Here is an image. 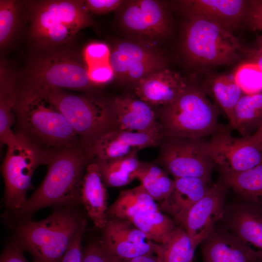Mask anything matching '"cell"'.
<instances>
[{"instance_id": "35", "label": "cell", "mask_w": 262, "mask_h": 262, "mask_svg": "<svg viewBox=\"0 0 262 262\" xmlns=\"http://www.w3.org/2000/svg\"><path fill=\"white\" fill-rule=\"evenodd\" d=\"M110 52L106 44L94 42L86 47L83 55L89 67L94 65L108 63Z\"/></svg>"}, {"instance_id": "16", "label": "cell", "mask_w": 262, "mask_h": 262, "mask_svg": "<svg viewBox=\"0 0 262 262\" xmlns=\"http://www.w3.org/2000/svg\"><path fill=\"white\" fill-rule=\"evenodd\" d=\"M164 136L161 126L144 132L116 129L98 138L87 149L91 159L112 160L145 148L159 147Z\"/></svg>"}, {"instance_id": "4", "label": "cell", "mask_w": 262, "mask_h": 262, "mask_svg": "<svg viewBox=\"0 0 262 262\" xmlns=\"http://www.w3.org/2000/svg\"><path fill=\"white\" fill-rule=\"evenodd\" d=\"M19 85L39 89L91 90L95 85L84 58L69 45L36 50L18 74Z\"/></svg>"}, {"instance_id": "26", "label": "cell", "mask_w": 262, "mask_h": 262, "mask_svg": "<svg viewBox=\"0 0 262 262\" xmlns=\"http://www.w3.org/2000/svg\"><path fill=\"white\" fill-rule=\"evenodd\" d=\"M27 21L26 1L0 0V48H9L17 39Z\"/></svg>"}, {"instance_id": "9", "label": "cell", "mask_w": 262, "mask_h": 262, "mask_svg": "<svg viewBox=\"0 0 262 262\" xmlns=\"http://www.w3.org/2000/svg\"><path fill=\"white\" fill-rule=\"evenodd\" d=\"M50 152L21 132L7 146L1 171L5 185L4 204L12 213L19 210L25 202L33 174L38 166L47 164Z\"/></svg>"}, {"instance_id": "41", "label": "cell", "mask_w": 262, "mask_h": 262, "mask_svg": "<svg viewBox=\"0 0 262 262\" xmlns=\"http://www.w3.org/2000/svg\"><path fill=\"white\" fill-rule=\"evenodd\" d=\"M23 251L15 242L10 244L3 251L0 262H35L29 261L24 256Z\"/></svg>"}, {"instance_id": "13", "label": "cell", "mask_w": 262, "mask_h": 262, "mask_svg": "<svg viewBox=\"0 0 262 262\" xmlns=\"http://www.w3.org/2000/svg\"><path fill=\"white\" fill-rule=\"evenodd\" d=\"M102 229L100 242L111 258L127 259L144 255H156L158 244L128 220L108 218Z\"/></svg>"}, {"instance_id": "11", "label": "cell", "mask_w": 262, "mask_h": 262, "mask_svg": "<svg viewBox=\"0 0 262 262\" xmlns=\"http://www.w3.org/2000/svg\"><path fill=\"white\" fill-rule=\"evenodd\" d=\"M204 149L221 173H237L247 170L262 162V151L247 137L237 138L220 125Z\"/></svg>"}, {"instance_id": "15", "label": "cell", "mask_w": 262, "mask_h": 262, "mask_svg": "<svg viewBox=\"0 0 262 262\" xmlns=\"http://www.w3.org/2000/svg\"><path fill=\"white\" fill-rule=\"evenodd\" d=\"M121 20L127 32L149 45L165 37L169 32L167 13L156 0L131 1L125 7Z\"/></svg>"}, {"instance_id": "32", "label": "cell", "mask_w": 262, "mask_h": 262, "mask_svg": "<svg viewBox=\"0 0 262 262\" xmlns=\"http://www.w3.org/2000/svg\"><path fill=\"white\" fill-rule=\"evenodd\" d=\"M196 248L184 228L179 225L165 242L158 244L156 255L161 262H193Z\"/></svg>"}, {"instance_id": "20", "label": "cell", "mask_w": 262, "mask_h": 262, "mask_svg": "<svg viewBox=\"0 0 262 262\" xmlns=\"http://www.w3.org/2000/svg\"><path fill=\"white\" fill-rule=\"evenodd\" d=\"M248 2L243 0H186L181 1L180 6L188 17L206 19L231 32L246 18Z\"/></svg>"}, {"instance_id": "24", "label": "cell", "mask_w": 262, "mask_h": 262, "mask_svg": "<svg viewBox=\"0 0 262 262\" xmlns=\"http://www.w3.org/2000/svg\"><path fill=\"white\" fill-rule=\"evenodd\" d=\"M18 74L6 61L0 65V140L7 146L16 139L11 127L18 88Z\"/></svg>"}, {"instance_id": "44", "label": "cell", "mask_w": 262, "mask_h": 262, "mask_svg": "<svg viewBox=\"0 0 262 262\" xmlns=\"http://www.w3.org/2000/svg\"><path fill=\"white\" fill-rule=\"evenodd\" d=\"M247 138L253 145L262 151V122L255 132Z\"/></svg>"}, {"instance_id": "21", "label": "cell", "mask_w": 262, "mask_h": 262, "mask_svg": "<svg viewBox=\"0 0 262 262\" xmlns=\"http://www.w3.org/2000/svg\"><path fill=\"white\" fill-rule=\"evenodd\" d=\"M174 180L173 189L169 195L160 202V209L179 225H182L189 210L212 185L210 182L196 177L174 178Z\"/></svg>"}, {"instance_id": "45", "label": "cell", "mask_w": 262, "mask_h": 262, "mask_svg": "<svg viewBox=\"0 0 262 262\" xmlns=\"http://www.w3.org/2000/svg\"><path fill=\"white\" fill-rule=\"evenodd\" d=\"M257 49L262 51V34L256 37Z\"/></svg>"}, {"instance_id": "1", "label": "cell", "mask_w": 262, "mask_h": 262, "mask_svg": "<svg viewBox=\"0 0 262 262\" xmlns=\"http://www.w3.org/2000/svg\"><path fill=\"white\" fill-rule=\"evenodd\" d=\"M91 161L82 145L50 151L44 180L22 207L13 213L14 217L20 221L46 207H71L81 203V182Z\"/></svg>"}, {"instance_id": "38", "label": "cell", "mask_w": 262, "mask_h": 262, "mask_svg": "<svg viewBox=\"0 0 262 262\" xmlns=\"http://www.w3.org/2000/svg\"><path fill=\"white\" fill-rule=\"evenodd\" d=\"M124 3L121 0H86L84 3L90 13L104 14L118 9Z\"/></svg>"}, {"instance_id": "14", "label": "cell", "mask_w": 262, "mask_h": 262, "mask_svg": "<svg viewBox=\"0 0 262 262\" xmlns=\"http://www.w3.org/2000/svg\"><path fill=\"white\" fill-rule=\"evenodd\" d=\"M229 187L220 177L218 180L189 210L182 226L196 247L222 218Z\"/></svg>"}, {"instance_id": "17", "label": "cell", "mask_w": 262, "mask_h": 262, "mask_svg": "<svg viewBox=\"0 0 262 262\" xmlns=\"http://www.w3.org/2000/svg\"><path fill=\"white\" fill-rule=\"evenodd\" d=\"M219 222L244 244L262 251V207L240 198L226 205Z\"/></svg>"}, {"instance_id": "42", "label": "cell", "mask_w": 262, "mask_h": 262, "mask_svg": "<svg viewBox=\"0 0 262 262\" xmlns=\"http://www.w3.org/2000/svg\"><path fill=\"white\" fill-rule=\"evenodd\" d=\"M248 61L256 65L262 71V51L257 49H245L243 51Z\"/></svg>"}, {"instance_id": "18", "label": "cell", "mask_w": 262, "mask_h": 262, "mask_svg": "<svg viewBox=\"0 0 262 262\" xmlns=\"http://www.w3.org/2000/svg\"><path fill=\"white\" fill-rule=\"evenodd\" d=\"M200 245L203 262H262V251L246 246L218 224Z\"/></svg>"}, {"instance_id": "37", "label": "cell", "mask_w": 262, "mask_h": 262, "mask_svg": "<svg viewBox=\"0 0 262 262\" xmlns=\"http://www.w3.org/2000/svg\"><path fill=\"white\" fill-rule=\"evenodd\" d=\"M89 75L91 82L97 86L109 82L115 74L109 63H106L89 66Z\"/></svg>"}, {"instance_id": "40", "label": "cell", "mask_w": 262, "mask_h": 262, "mask_svg": "<svg viewBox=\"0 0 262 262\" xmlns=\"http://www.w3.org/2000/svg\"><path fill=\"white\" fill-rule=\"evenodd\" d=\"M246 18L253 30H262V0L249 1Z\"/></svg>"}, {"instance_id": "34", "label": "cell", "mask_w": 262, "mask_h": 262, "mask_svg": "<svg viewBox=\"0 0 262 262\" xmlns=\"http://www.w3.org/2000/svg\"><path fill=\"white\" fill-rule=\"evenodd\" d=\"M235 81L244 94L262 92V71L255 64L247 61L240 65L232 74Z\"/></svg>"}, {"instance_id": "6", "label": "cell", "mask_w": 262, "mask_h": 262, "mask_svg": "<svg viewBox=\"0 0 262 262\" xmlns=\"http://www.w3.org/2000/svg\"><path fill=\"white\" fill-rule=\"evenodd\" d=\"M45 90L86 149L102 135L118 129L113 99L91 92L76 94L59 89Z\"/></svg>"}, {"instance_id": "2", "label": "cell", "mask_w": 262, "mask_h": 262, "mask_svg": "<svg viewBox=\"0 0 262 262\" xmlns=\"http://www.w3.org/2000/svg\"><path fill=\"white\" fill-rule=\"evenodd\" d=\"M14 113L22 130L20 132L42 148L56 150L81 145L78 135L45 89L18 83Z\"/></svg>"}, {"instance_id": "28", "label": "cell", "mask_w": 262, "mask_h": 262, "mask_svg": "<svg viewBox=\"0 0 262 262\" xmlns=\"http://www.w3.org/2000/svg\"><path fill=\"white\" fill-rule=\"evenodd\" d=\"M262 122V93L243 94L237 103L230 126L243 137L251 136Z\"/></svg>"}, {"instance_id": "10", "label": "cell", "mask_w": 262, "mask_h": 262, "mask_svg": "<svg viewBox=\"0 0 262 262\" xmlns=\"http://www.w3.org/2000/svg\"><path fill=\"white\" fill-rule=\"evenodd\" d=\"M202 138L164 136L155 163L174 178L196 177L210 182L214 163Z\"/></svg>"}, {"instance_id": "5", "label": "cell", "mask_w": 262, "mask_h": 262, "mask_svg": "<svg viewBox=\"0 0 262 262\" xmlns=\"http://www.w3.org/2000/svg\"><path fill=\"white\" fill-rule=\"evenodd\" d=\"M84 219L71 207H58L41 220L20 221L15 243L35 262H59Z\"/></svg>"}, {"instance_id": "19", "label": "cell", "mask_w": 262, "mask_h": 262, "mask_svg": "<svg viewBox=\"0 0 262 262\" xmlns=\"http://www.w3.org/2000/svg\"><path fill=\"white\" fill-rule=\"evenodd\" d=\"M188 86L179 72L164 68L135 82L134 93L152 107L161 108L173 102Z\"/></svg>"}, {"instance_id": "12", "label": "cell", "mask_w": 262, "mask_h": 262, "mask_svg": "<svg viewBox=\"0 0 262 262\" xmlns=\"http://www.w3.org/2000/svg\"><path fill=\"white\" fill-rule=\"evenodd\" d=\"M108 63L115 76L126 82H136L165 66L160 53L142 41L119 42L111 51Z\"/></svg>"}, {"instance_id": "25", "label": "cell", "mask_w": 262, "mask_h": 262, "mask_svg": "<svg viewBox=\"0 0 262 262\" xmlns=\"http://www.w3.org/2000/svg\"><path fill=\"white\" fill-rule=\"evenodd\" d=\"M160 209L154 199L140 184L122 191L115 201L108 207L107 216L129 221L137 214Z\"/></svg>"}, {"instance_id": "27", "label": "cell", "mask_w": 262, "mask_h": 262, "mask_svg": "<svg viewBox=\"0 0 262 262\" xmlns=\"http://www.w3.org/2000/svg\"><path fill=\"white\" fill-rule=\"evenodd\" d=\"M98 164L102 180L106 186L122 187L135 179L142 162L132 153L109 160H95Z\"/></svg>"}, {"instance_id": "39", "label": "cell", "mask_w": 262, "mask_h": 262, "mask_svg": "<svg viewBox=\"0 0 262 262\" xmlns=\"http://www.w3.org/2000/svg\"><path fill=\"white\" fill-rule=\"evenodd\" d=\"M82 262H111V259L99 241L88 244L83 249Z\"/></svg>"}, {"instance_id": "33", "label": "cell", "mask_w": 262, "mask_h": 262, "mask_svg": "<svg viewBox=\"0 0 262 262\" xmlns=\"http://www.w3.org/2000/svg\"><path fill=\"white\" fill-rule=\"evenodd\" d=\"M148 194L160 202L165 199L172 192L174 185L167 172L154 163L142 162L135 175Z\"/></svg>"}, {"instance_id": "22", "label": "cell", "mask_w": 262, "mask_h": 262, "mask_svg": "<svg viewBox=\"0 0 262 262\" xmlns=\"http://www.w3.org/2000/svg\"><path fill=\"white\" fill-rule=\"evenodd\" d=\"M113 103L119 130L144 132L161 126L156 111L135 95H119Z\"/></svg>"}, {"instance_id": "43", "label": "cell", "mask_w": 262, "mask_h": 262, "mask_svg": "<svg viewBox=\"0 0 262 262\" xmlns=\"http://www.w3.org/2000/svg\"><path fill=\"white\" fill-rule=\"evenodd\" d=\"M109 257L111 259V262H161L156 254L144 255L127 259Z\"/></svg>"}, {"instance_id": "36", "label": "cell", "mask_w": 262, "mask_h": 262, "mask_svg": "<svg viewBox=\"0 0 262 262\" xmlns=\"http://www.w3.org/2000/svg\"><path fill=\"white\" fill-rule=\"evenodd\" d=\"M87 225L84 219L59 262H82V238Z\"/></svg>"}, {"instance_id": "30", "label": "cell", "mask_w": 262, "mask_h": 262, "mask_svg": "<svg viewBox=\"0 0 262 262\" xmlns=\"http://www.w3.org/2000/svg\"><path fill=\"white\" fill-rule=\"evenodd\" d=\"M129 221L158 244L165 242L179 226L175 220L160 210L137 214Z\"/></svg>"}, {"instance_id": "8", "label": "cell", "mask_w": 262, "mask_h": 262, "mask_svg": "<svg viewBox=\"0 0 262 262\" xmlns=\"http://www.w3.org/2000/svg\"><path fill=\"white\" fill-rule=\"evenodd\" d=\"M181 48L187 61L199 66L229 65L239 58L240 44L230 32L204 18L188 17Z\"/></svg>"}, {"instance_id": "29", "label": "cell", "mask_w": 262, "mask_h": 262, "mask_svg": "<svg viewBox=\"0 0 262 262\" xmlns=\"http://www.w3.org/2000/svg\"><path fill=\"white\" fill-rule=\"evenodd\" d=\"M220 177L241 199L262 207V162L242 172L221 173Z\"/></svg>"}, {"instance_id": "7", "label": "cell", "mask_w": 262, "mask_h": 262, "mask_svg": "<svg viewBox=\"0 0 262 262\" xmlns=\"http://www.w3.org/2000/svg\"><path fill=\"white\" fill-rule=\"evenodd\" d=\"M156 111L164 136L202 138L220 126L218 108L196 86H188L173 102Z\"/></svg>"}, {"instance_id": "31", "label": "cell", "mask_w": 262, "mask_h": 262, "mask_svg": "<svg viewBox=\"0 0 262 262\" xmlns=\"http://www.w3.org/2000/svg\"><path fill=\"white\" fill-rule=\"evenodd\" d=\"M210 92L225 113L230 125L233 120L234 108L244 94L232 74H224L213 78L206 87L204 92Z\"/></svg>"}, {"instance_id": "23", "label": "cell", "mask_w": 262, "mask_h": 262, "mask_svg": "<svg viewBox=\"0 0 262 262\" xmlns=\"http://www.w3.org/2000/svg\"><path fill=\"white\" fill-rule=\"evenodd\" d=\"M107 191L97 162L87 165L82 180L80 199L90 218L98 228L106 225L107 216Z\"/></svg>"}, {"instance_id": "3", "label": "cell", "mask_w": 262, "mask_h": 262, "mask_svg": "<svg viewBox=\"0 0 262 262\" xmlns=\"http://www.w3.org/2000/svg\"><path fill=\"white\" fill-rule=\"evenodd\" d=\"M26 15L28 37L34 51L69 45L92 23L84 0H29Z\"/></svg>"}]
</instances>
